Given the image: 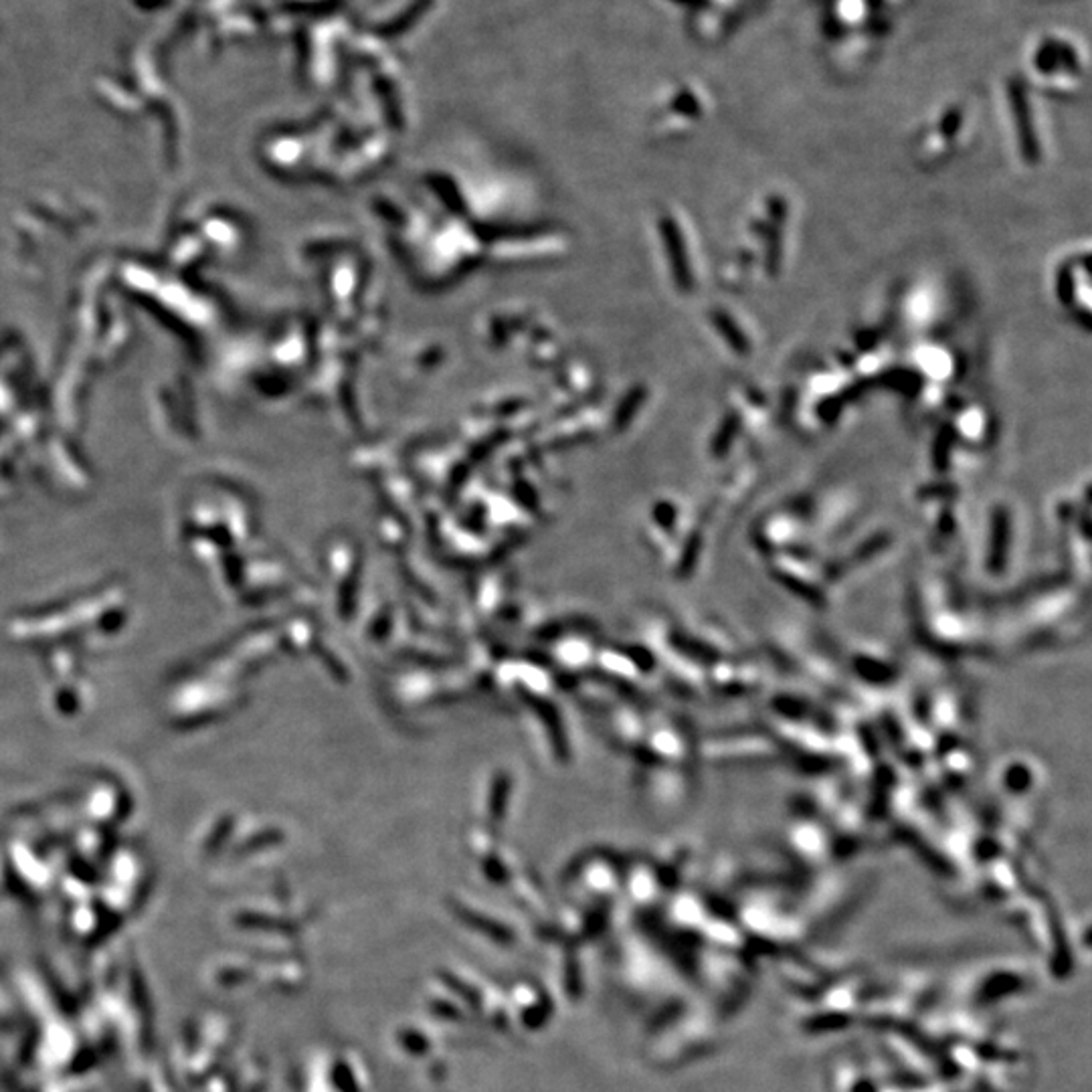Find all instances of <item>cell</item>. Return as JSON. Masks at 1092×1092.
Segmentation results:
<instances>
[{"label":"cell","mask_w":1092,"mask_h":1092,"mask_svg":"<svg viewBox=\"0 0 1092 1092\" xmlns=\"http://www.w3.org/2000/svg\"><path fill=\"white\" fill-rule=\"evenodd\" d=\"M1026 58L1038 78H1058V71H1062L1064 78L1079 82L1086 71V49L1079 36L1064 31L1035 35L1026 49Z\"/></svg>","instance_id":"1"},{"label":"cell","mask_w":1092,"mask_h":1092,"mask_svg":"<svg viewBox=\"0 0 1092 1092\" xmlns=\"http://www.w3.org/2000/svg\"><path fill=\"white\" fill-rule=\"evenodd\" d=\"M1008 98H1009V106L1013 111V118H1015V128H1018V144L1022 150V156L1026 162L1033 164L1040 160V144H1038V134H1035V128H1033V116H1032V107L1026 96V89L1018 83V82H1009L1008 83Z\"/></svg>","instance_id":"2"},{"label":"cell","mask_w":1092,"mask_h":1092,"mask_svg":"<svg viewBox=\"0 0 1092 1092\" xmlns=\"http://www.w3.org/2000/svg\"><path fill=\"white\" fill-rule=\"evenodd\" d=\"M712 322H714V326L719 328L721 336L724 338L726 344H728L734 352L743 354V356L748 354V350H750L748 338L745 336V332L741 330V326L730 318V314H726L724 310H714V312H712Z\"/></svg>","instance_id":"3"},{"label":"cell","mask_w":1092,"mask_h":1092,"mask_svg":"<svg viewBox=\"0 0 1092 1092\" xmlns=\"http://www.w3.org/2000/svg\"><path fill=\"white\" fill-rule=\"evenodd\" d=\"M666 239H668V249H670V257H672L674 270H676V277H677V281H680V286L690 288L692 286V275H690V268L686 263L680 235H677V231L674 227H668Z\"/></svg>","instance_id":"4"},{"label":"cell","mask_w":1092,"mask_h":1092,"mask_svg":"<svg viewBox=\"0 0 1092 1092\" xmlns=\"http://www.w3.org/2000/svg\"><path fill=\"white\" fill-rule=\"evenodd\" d=\"M737 433H739V415H728L721 425L717 439H714V449H717L719 454H724V451L730 447L732 439L737 438Z\"/></svg>","instance_id":"5"}]
</instances>
